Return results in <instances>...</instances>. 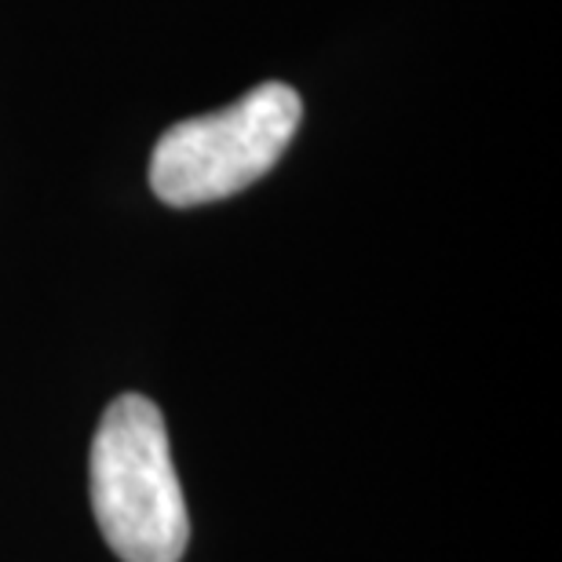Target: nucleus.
Wrapping results in <instances>:
<instances>
[{
    "label": "nucleus",
    "instance_id": "f257e3e1",
    "mask_svg": "<svg viewBox=\"0 0 562 562\" xmlns=\"http://www.w3.org/2000/svg\"><path fill=\"white\" fill-rule=\"evenodd\" d=\"M88 490L103 541L121 562H179L190 541L183 486L161 409L143 395L110 402L88 457Z\"/></svg>",
    "mask_w": 562,
    "mask_h": 562
},
{
    "label": "nucleus",
    "instance_id": "f03ea898",
    "mask_svg": "<svg viewBox=\"0 0 562 562\" xmlns=\"http://www.w3.org/2000/svg\"><path fill=\"white\" fill-rule=\"evenodd\" d=\"M300 117L303 99L296 88L267 81L216 114L179 121L154 146V194L172 209L212 205L241 194L281 161Z\"/></svg>",
    "mask_w": 562,
    "mask_h": 562
}]
</instances>
